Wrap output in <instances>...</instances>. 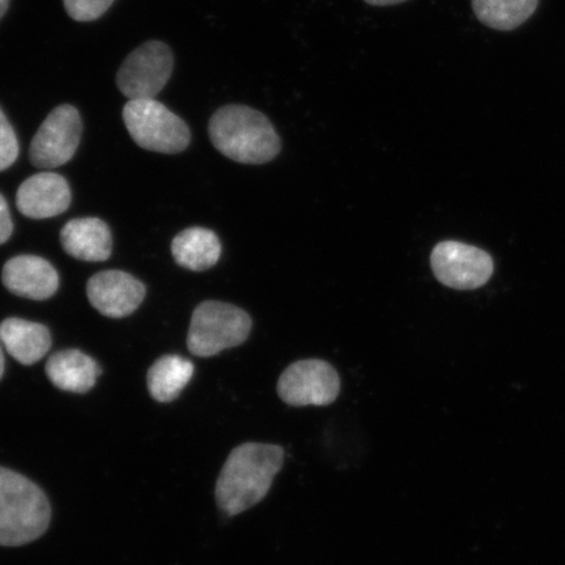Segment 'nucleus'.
Instances as JSON below:
<instances>
[{
	"label": "nucleus",
	"mask_w": 565,
	"mask_h": 565,
	"mask_svg": "<svg viewBox=\"0 0 565 565\" xmlns=\"http://www.w3.org/2000/svg\"><path fill=\"white\" fill-rule=\"evenodd\" d=\"M365 3L376 7H386L405 3L406 0H364Z\"/></svg>",
	"instance_id": "4be33fe9"
},
{
	"label": "nucleus",
	"mask_w": 565,
	"mask_h": 565,
	"mask_svg": "<svg viewBox=\"0 0 565 565\" xmlns=\"http://www.w3.org/2000/svg\"><path fill=\"white\" fill-rule=\"evenodd\" d=\"M277 391L289 406H328L341 393V379L334 366L323 360H300L281 373Z\"/></svg>",
	"instance_id": "0eeeda50"
},
{
	"label": "nucleus",
	"mask_w": 565,
	"mask_h": 565,
	"mask_svg": "<svg viewBox=\"0 0 565 565\" xmlns=\"http://www.w3.org/2000/svg\"><path fill=\"white\" fill-rule=\"evenodd\" d=\"M71 204V190L65 177L42 172L21 183L17 194L18 210L26 217L47 218L63 214Z\"/></svg>",
	"instance_id": "9b49d317"
},
{
	"label": "nucleus",
	"mask_w": 565,
	"mask_h": 565,
	"mask_svg": "<svg viewBox=\"0 0 565 565\" xmlns=\"http://www.w3.org/2000/svg\"><path fill=\"white\" fill-rule=\"evenodd\" d=\"M52 521L46 493L30 478L0 466V547L38 541Z\"/></svg>",
	"instance_id": "7ed1b4c3"
},
{
	"label": "nucleus",
	"mask_w": 565,
	"mask_h": 565,
	"mask_svg": "<svg viewBox=\"0 0 565 565\" xmlns=\"http://www.w3.org/2000/svg\"><path fill=\"white\" fill-rule=\"evenodd\" d=\"M171 47L161 41H148L134 51L117 74V86L129 100L157 98L173 73Z\"/></svg>",
	"instance_id": "423d86ee"
},
{
	"label": "nucleus",
	"mask_w": 565,
	"mask_h": 565,
	"mask_svg": "<svg viewBox=\"0 0 565 565\" xmlns=\"http://www.w3.org/2000/svg\"><path fill=\"white\" fill-rule=\"evenodd\" d=\"M45 371L55 387L76 394L88 393L102 374L100 365L79 350L55 352L49 358Z\"/></svg>",
	"instance_id": "4468645a"
},
{
	"label": "nucleus",
	"mask_w": 565,
	"mask_h": 565,
	"mask_svg": "<svg viewBox=\"0 0 565 565\" xmlns=\"http://www.w3.org/2000/svg\"><path fill=\"white\" fill-rule=\"evenodd\" d=\"M63 249L84 263H103L111 254V233L108 224L97 217L74 218L61 232Z\"/></svg>",
	"instance_id": "ddd939ff"
},
{
	"label": "nucleus",
	"mask_w": 565,
	"mask_h": 565,
	"mask_svg": "<svg viewBox=\"0 0 565 565\" xmlns=\"http://www.w3.org/2000/svg\"><path fill=\"white\" fill-rule=\"evenodd\" d=\"M82 134L79 111L74 106L60 105L35 132L30 148L32 164L45 169L65 166L74 158Z\"/></svg>",
	"instance_id": "1a4fd4ad"
},
{
	"label": "nucleus",
	"mask_w": 565,
	"mask_h": 565,
	"mask_svg": "<svg viewBox=\"0 0 565 565\" xmlns=\"http://www.w3.org/2000/svg\"><path fill=\"white\" fill-rule=\"evenodd\" d=\"M10 0H0V19L4 17L7 10H9Z\"/></svg>",
	"instance_id": "5701e85b"
},
{
	"label": "nucleus",
	"mask_w": 565,
	"mask_h": 565,
	"mask_svg": "<svg viewBox=\"0 0 565 565\" xmlns=\"http://www.w3.org/2000/svg\"><path fill=\"white\" fill-rule=\"evenodd\" d=\"M209 134L216 150L239 164H266L281 151L279 134L270 119L245 105L216 110L210 119Z\"/></svg>",
	"instance_id": "f03ea898"
},
{
	"label": "nucleus",
	"mask_w": 565,
	"mask_h": 565,
	"mask_svg": "<svg viewBox=\"0 0 565 565\" xmlns=\"http://www.w3.org/2000/svg\"><path fill=\"white\" fill-rule=\"evenodd\" d=\"M194 374V364L179 355H166L153 363L147 374L148 391L160 404H169L180 397Z\"/></svg>",
	"instance_id": "f3484780"
},
{
	"label": "nucleus",
	"mask_w": 565,
	"mask_h": 565,
	"mask_svg": "<svg viewBox=\"0 0 565 565\" xmlns=\"http://www.w3.org/2000/svg\"><path fill=\"white\" fill-rule=\"evenodd\" d=\"M4 373V356L2 345H0V380H2Z\"/></svg>",
	"instance_id": "b1692460"
},
{
	"label": "nucleus",
	"mask_w": 565,
	"mask_h": 565,
	"mask_svg": "<svg viewBox=\"0 0 565 565\" xmlns=\"http://www.w3.org/2000/svg\"><path fill=\"white\" fill-rule=\"evenodd\" d=\"M539 4L540 0H472V10L491 30L510 32L532 18Z\"/></svg>",
	"instance_id": "a211bd4d"
},
{
	"label": "nucleus",
	"mask_w": 565,
	"mask_h": 565,
	"mask_svg": "<svg viewBox=\"0 0 565 565\" xmlns=\"http://www.w3.org/2000/svg\"><path fill=\"white\" fill-rule=\"evenodd\" d=\"M115 0H63L65 9L76 21H94L100 19Z\"/></svg>",
	"instance_id": "6ab92c4d"
},
{
	"label": "nucleus",
	"mask_w": 565,
	"mask_h": 565,
	"mask_svg": "<svg viewBox=\"0 0 565 565\" xmlns=\"http://www.w3.org/2000/svg\"><path fill=\"white\" fill-rule=\"evenodd\" d=\"M13 224L10 214L9 203L0 194V245L9 242L12 235Z\"/></svg>",
	"instance_id": "412c9836"
},
{
	"label": "nucleus",
	"mask_w": 565,
	"mask_h": 565,
	"mask_svg": "<svg viewBox=\"0 0 565 565\" xmlns=\"http://www.w3.org/2000/svg\"><path fill=\"white\" fill-rule=\"evenodd\" d=\"M88 300L103 316L124 318L132 315L145 300L146 287L132 275L108 270L88 280Z\"/></svg>",
	"instance_id": "9d476101"
},
{
	"label": "nucleus",
	"mask_w": 565,
	"mask_h": 565,
	"mask_svg": "<svg viewBox=\"0 0 565 565\" xmlns=\"http://www.w3.org/2000/svg\"><path fill=\"white\" fill-rule=\"evenodd\" d=\"M2 280L11 294L35 301L51 299L60 287L55 268L35 256L11 258L3 267Z\"/></svg>",
	"instance_id": "f8f14e48"
},
{
	"label": "nucleus",
	"mask_w": 565,
	"mask_h": 565,
	"mask_svg": "<svg viewBox=\"0 0 565 565\" xmlns=\"http://www.w3.org/2000/svg\"><path fill=\"white\" fill-rule=\"evenodd\" d=\"M122 117L132 140L147 151L180 153L192 139L186 122L157 98L129 100Z\"/></svg>",
	"instance_id": "39448f33"
},
{
	"label": "nucleus",
	"mask_w": 565,
	"mask_h": 565,
	"mask_svg": "<svg viewBox=\"0 0 565 565\" xmlns=\"http://www.w3.org/2000/svg\"><path fill=\"white\" fill-rule=\"evenodd\" d=\"M19 157V141L9 119L0 110V172L10 168Z\"/></svg>",
	"instance_id": "aec40b11"
},
{
	"label": "nucleus",
	"mask_w": 565,
	"mask_h": 565,
	"mask_svg": "<svg viewBox=\"0 0 565 565\" xmlns=\"http://www.w3.org/2000/svg\"><path fill=\"white\" fill-rule=\"evenodd\" d=\"M430 266L441 285L461 291L483 287L493 274V259L477 246L443 242L430 254Z\"/></svg>",
	"instance_id": "6e6552de"
},
{
	"label": "nucleus",
	"mask_w": 565,
	"mask_h": 565,
	"mask_svg": "<svg viewBox=\"0 0 565 565\" xmlns=\"http://www.w3.org/2000/svg\"><path fill=\"white\" fill-rule=\"evenodd\" d=\"M172 254L177 265L190 271H206L222 256V244L214 231L193 227L182 231L172 242Z\"/></svg>",
	"instance_id": "dca6fc26"
},
{
	"label": "nucleus",
	"mask_w": 565,
	"mask_h": 565,
	"mask_svg": "<svg viewBox=\"0 0 565 565\" xmlns=\"http://www.w3.org/2000/svg\"><path fill=\"white\" fill-rule=\"evenodd\" d=\"M250 331L252 318L244 309L222 301H203L190 322L188 349L195 356H215L242 345Z\"/></svg>",
	"instance_id": "20e7f679"
},
{
	"label": "nucleus",
	"mask_w": 565,
	"mask_h": 565,
	"mask_svg": "<svg viewBox=\"0 0 565 565\" xmlns=\"http://www.w3.org/2000/svg\"><path fill=\"white\" fill-rule=\"evenodd\" d=\"M0 342L20 364L32 365L51 350L52 335L45 324L12 317L0 323Z\"/></svg>",
	"instance_id": "2eb2a0df"
},
{
	"label": "nucleus",
	"mask_w": 565,
	"mask_h": 565,
	"mask_svg": "<svg viewBox=\"0 0 565 565\" xmlns=\"http://www.w3.org/2000/svg\"><path fill=\"white\" fill-rule=\"evenodd\" d=\"M285 448L275 444L244 443L233 449L216 482L218 510L235 518L260 503L285 465Z\"/></svg>",
	"instance_id": "f257e3e1"
}]
</instances>
